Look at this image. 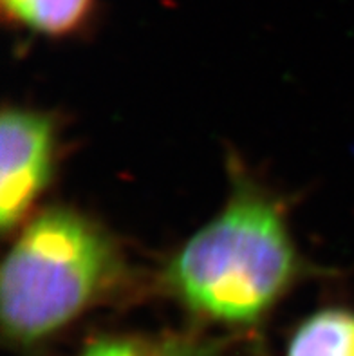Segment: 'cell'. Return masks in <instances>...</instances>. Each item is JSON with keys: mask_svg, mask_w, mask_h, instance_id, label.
Instances as JSON below:
<instances>
[{"mask_svg": "<svg viewBox=\"0 0 354 356\" xmlns=\"http://www.w3.org/2000/svg\"><path fill=\"white\" fill-rule=\"evenodd\" d=\"M305 273L282 201L235 172L225 208L175 250L156 286L198 321L244 331Z\"/></svg>", "mask_w": 354, "mask_h": 356, "instance_id": "1", "label": "cell"}, {"mask_svg": "<svg viewBox=\"0 0 354 356\" xmlns=\"http://www.w3.org/2000/svg\"><path fill=\"white\" fill-rule=\"evenodd\" d=\"M130 279L125 250L102 222L63 204L40 210L15 234L2 264V337L18 351L40 349Z\"/></svg>", "mask_w": 354, "mask_h": 356, "instance_id": "2", "label": "cell"}, {"mask_svg": "<svg viewBox=\"0 0 354 356\" xmlns=\"http://www.w3.org/2000/svg\"><path fill=\"white\" fill-rule=\"evenodd\" d=\"M58 123L36 108L4 107L0 120V228L17 234L53 181Z\"/></svg>", "mask_w": 354, "mask_h": 356, "instance_id": "3", "label": "cell"}, {"mask_svg": "<svg viewBox=\"0 0 354 356\" xmlns=\"http://www.w3.org/2000/svg\"><path fill=\"white\" fill-rule=\"evenodd\" d=\"M244 337L202 331H166L156 334H99L78 356H235Z\"/></svg>", "mask_w": 354, "mask_h": 356, "instance_id": "4", "label": "cell"}, {"mask_svg": "<svg viewBox=\"0 0 354 356\" xmlns=\"http://www.w3.org/2000/svg\"><path fill=\"white\" fill-rule=\"evenodd\" d=\"M9 26L45 38L86 33L98 15V0H0Z\"/></svg>", "mask_w": 354, "mask_h": 356, "instance_id": "5", "label": "cell"}, {"mask_svg": "<svg viewBox=\"0 0 354 356\" xmlns=\"http://www.w3.org/2000/svg\"><path fill=\"white\" fill-rule=\"evenodd\" d=\"M284 356H354V312L328 307L307 316L293 331Z\"/></svg>", "mask_w": 354, "mask_h": 356, "instance_id": "6", "label": "cell"}]
</instances>
